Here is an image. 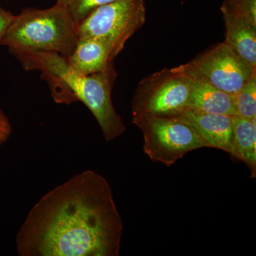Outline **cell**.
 Instances as JSON below:
<instances>
[{"instance_id":"7a4b0ae2","label":"cell","mask_w":256,"mask_h":256,"mask_svg":"<svg viewBox=\"0 0 256 256\" xmlns=\"http://www.w3.org/2000/svg\"><path fill=\"white\" fill-rule=\"evenodd\" d=\"M24 70L41 72L50 85L54 100L70 105L82 102L92 112L108 142L126 132L124 120L114 108L112 87L118 76L114 63L106 70L82 75L69 66L63 56L54 52H11Z\"/></svg>"},{"instance_id":"2e32d148","label":"cell","mask_w":256,"mask_h":256,"mask_svg":"<svg viewBox=\"0 0 256 256\" xmlns=\"http://www.w3.org/2000/svg\"><path fill=\"white\" fill-rule=\"evenodd\" d=\"M15 15L0 6V42L12 22Z\"/></svg>"},{"instance_id":"4fadbf2b","label":"cell","mask_w":256,"mask_h":256,"mask_svg":"<svg viewBox=\"0 0 256 256\" xmlns=\"http://www.w3.org/2000/svg\"><path fill=\"white\" fill-rule=\"evenodd\" d=\"M235 116L244 118H256V73L234 95Z\"/></svg>"},{"instance_id":"3957f363","label":"cell","mask_w":256,"mask_h":256,"mask_svg":"<svg viewBox=\"0 0 256 256\" xmlns=\"http://www.w3.org/2000/svg\"><path fill=\"white\" fill-rule=\"evenodd\" d=\"M78 24L64 5L24 10L15 15L0 44L13 52H54L65 58L78 41Z\"/></svg>"},{"instance_id":"6da1fadb","label":"cell","mask_w":256,"mask_h":256,"mask_svg":"<svg viewBox=\"0 0 256 256\" xmlns=\"http://www.w3.org/2000/svg\"><path fill=\"white\" fill-rule=\"evenodd\" d=\"M124 223L110 184L92 170L35 204L16 238L20 256H118Z\"/></svg>"},{"instance_id":"8fae6325","label":"cell","mask_w":256,"mask_h":256,"mask_svg":"<svg viewBox=\"0 0 256 256\" xmlns=\"http://www.w3.org/2000/svg\"><path fill=\"white\" fill-rule=\"evenodd\" d=\"M188 108L207 114L234 116V95L208 84L192 80Z\"/></svg>"},{"instance_id":"9c48e42d","label":"cell","mask_w":256,"mask_h":256,"mask_svg":"<svg viewBox=\"0 0 256 256\" xmlns=\"http://www.w3.org/2000/svg\"><path fill=\"white\" fill-rule=\"evenodd\" d=\"M114 58L110 45L96 38L82 37L66 60L75 72L88 76L106 70Z\"/></svg>"},{"instance_id":"5bb4252c","label":"cell","mask_w":256,"mask_h":256,"mask_svg":"<svg viewBox=\"0 0 256 256\" xmlns=\"http://www.w3.org/2000/svg\"><path fill=\"white\" fill-rule=\"evenodd\" d=\"M114 1L116 0H56V2L66 8L78 25L92 10Z\"/></svg>"},{"instance_id":"ba28073f","label":"cell","mask_w":256,"mask_h":256,"mask_svg":"<svg viewBox=\"0 0 256 256\" xmlns=\"http://www.w3.org/2000/svg\"><path fill=\"white\" fill-rule=\"evenodd\" d=\"M173 116L190 124L208 148L222 150L232 156L234 116L207 114L190 108Z\"/></svg>"},{"instance_id":"9a60e30c","label":"cell","mask_w":256,"mask_h":256,"mask_svg":"<svg viewBox=\"0 0 256 256\" xmlns=\"http://www.w3.org/2000/svg\"><path fill=\"white\" fill-rule=\"evenodd\" d=\"M12 131V127L9 118L0 109V146L9 140Z\"/></svg>"},{"instance_id":"8992f818","label":"cell","mask_w":256,"mask_h":256,"mask_svg":"<svg viewBox=\"0 0 256 256\" xmlns=\"http://www.w3.org/2000/svg\"><path fill=\"white\" fill-rule=\"evenodd\" d=\"M174 70L194 82H204L235 95L256 73L225 43L210 47Z\"/></svg>"},{"instance_id":"30bf717a","label":"cell","mask_w":256,"mask_h":256,"mask_svg":"<svg viewBox=\"0 0 256 256\" xmlns=\"http://www.w3.org/2000/svg\"><path fill=\"white\" fill-rule=\"evenodd\" d=\"M223 14L225 42L234 53L256 68V22L244 16Z\"/></svg>"},{"instance_id":"52a82bcc","label":"cell","mask_w":256,"mask_h":256,"mask_svg":"<svg viewBox=\"0 0 256 256\" xmlns=\"http://www.w3.org/2000/svg\"><path fill=\"white\" fill-rule=\"evenodd\" d=\"M192 80L174 68H164L138 84L132 101V117L173 116L188 108Z\"/></svg>"},{"instance_id":"277c9868","label":"cell","mask_w":256,"mask_h":256,"mask_svg":"<svg viewBox=\"0 0 256 256\" xmlns=\"http://www.w3.org/2000/svg\"><path fill=\"white\" fill-rule=\"evenodd\" d=\"M132 120L142 131L144 154L154 162L170 166L188 152L208 148L190 124L175 116L143 114Z\"/></svg>"},{"instance_id":"5b68a950","label":"cell","mask_w":256,"mask_h":256,"mask_svg":"<svg viewBox=\"0 0 256 256\" xmlns=\"http://www.w3.org/2000/svg\"><path fill=\"white\" fill-rule=\"evenodd\" d=\"M146 20L144 0H116L92 10L78 24V38L105 42L116 58Z\"/></svg>"},{"instance_id":"7c38bea8","label":"cell","mask_w":256,"mask_h":256,"mask_svg":"<svg viewBox=\"0 0 256 256\" xmlns=\"http://www.w3.org/2000/svg\"><path fill=\"white\" fill-rule=\"evenodd\" d=\"M256 119L244 118L234 116L233 154L247 165L252 178L256 174Z\"/></svg>"}]
</instances>
